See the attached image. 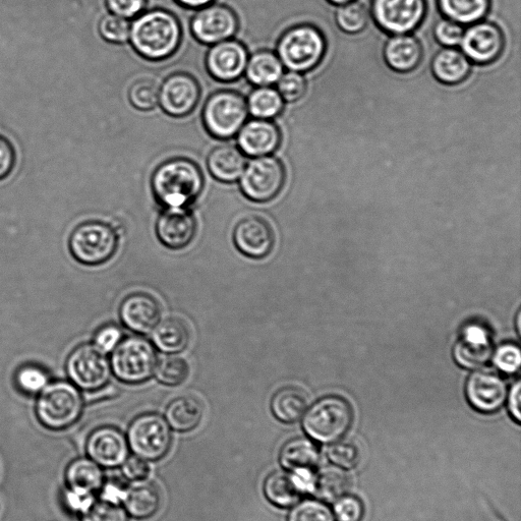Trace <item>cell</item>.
Instances as JSON below:
<instances>
[{
  "label": "cell",
  "mask_w": 521,
  "mask_h": 521,
  "mask_svg": "<svg viewBox=\"0 0 521 521\" xmlns=\"http://www.w3.org/2000/svg\"><path fill=\"white\" fill-rule=\"evenodd\" d=\"M183 37L177 16L167 10L143 12L131 23L130 42L144 59L159 62L179 49Z\"/></svg>",
  "instance_id": "1"
},
{
  "label": "cell",
  "mask_w": 521,
  "mask_h": 521,
  "mask_svg": "<svg viewBox=\"0 0 521 521\" xmlns=\"http://www.w3.org/2000/svg\"><path fill=\"white\" fill-rule=\"evenodd\" d=\"M151 187L156 201L165 209H185L201 195L204 177L192 160L173 158L154 171Z\"/></svg>",
  "instance_id": "2"
},
{
  "label": "cell",
  "mask_w": 521,
  "mask_h": 521,
  "mask_svg": "<svg viewBox=\"0 0 521 521\" xmlns=\"http://www.w3.org/2000/svg\"><path fill=\"white\" fill-rule=\"evenodd\" d=\"M326 48L322 32L312 25L303 24L284 32L278 41L276 54L287 70L306 73L321 63Z\"/></svg>",
  "instance_id": "3"
},
{
  "label": "cell",
  "mask_w": 521,
  "mask_h": 521,
  "mask_svg": "<svg viewBox=\"0 0 521 521\" xmlns=\"http://www.w3.org/2000/svg\"><path fill=\"white\" fill-rule=\"evenodd\" d=\"M83 412V397L73 384L54 382L41 392L36 414L39 422L52 431H61L74 425Z\"/></svg>",
  "instance_id": "4"
},
{
  "label": "cell",
  "mask_w": 521,
  "mask_h": 521,
  "mask_svg": "<svg viewBox=\"0 0 521 521\" xmlns=\"http://www.w3.org/2000/svg\"><path fill=\"white\" fill-rule=\"evenodd\" d=\"M155 347L148 339L133 335L123 339L112 352L110 367L115 378L129 385L148 381L157 364Z\"/></svg>",
  "instance_id": "5"
},
{
  "label": "cell",
  "mask_w": 521,
  "mask_h": 521,
  "mask_svg": "<svg viewBox=\"0 0 521 521\" xmlns=\"http://www.w3.org/2000/svg\"><path fill=\"white\" fill-rule=\"evenodd\" d=\"M202 117L204 127L212 137L219 140L234 138L248 120L247 100L235 91H218L206 101Z\"/></svg>",
  "instance_id": "6"
},
{
  "label": "cell",
  "mask_w": 521,
  "mask_h": 521,
  "mask_svg": "<svg viewBox=\"0 0 521 521\" xmlns=\"http://www.w3.org/2000/svg\"><path fill=\"white\" fill-rule=\"evenodd\" d=\"M353 422L349 402L337 396H329L316 402L305 416L303 426L314 440L331 443L340 439Z\"/></svg>",
  "instance_id": "7"
},
{
  "label": "cell",
  "mask_w": 521,
  "mask_h": 521,
  "mask_svg": "<svg viewBox=\"0 0 521 521\" xmlns=\"http://www.w3.org/2000/svg\"><path fill=\"white\" fill-rule=\"evenodd\" d=\"M118 247V230L100 221L81 224L75 229L70 241L73 256L89 266L106 263L117 253Z\"/></svg>",
  "instance_id": "8"
},
{
  "label": "cell",
  "mask_w": 521,
  "mask_h": 521,
  "mask_svg": "<svg viewBox=\"0 0 521 521\" xmlns=\"http://www.w3.org/2000/svg\"><path fill=\"white\" fill-rule=\"evenodd\" d=\"M244 196L256 203L273 200L285 183V168L282 162L271 155L253 158L245 167L240 178Z\"/></svg>",
  "instance_id": "9"
},
{
  "label": "cell",
  "mask_w": 521,
  "mask_h": 521,
  "mask_svg": "<svg viewBox=\"0 0 521 521\" xmlns=\"http://www.w3.org/2000/svg\"><path fill=\"white\" fill-rule=\"evenodd\" d=\"M425 0H373L372 15L377 26L391 35L415 31L426 17Z\"/></svg>",
  "instance_id": "10"
},
{
  "label": "cell",
  "mask_w": 521,
  "mask_h": 521,
  "mask_svg": "<svg viewBox=\"0 0 521 521\" xmlns=\"http://www.w3.org/2000/svg\"><path fill=\"white\" fill-rule=\"evenodd\" d=\"M128 444L136 456L145 460H158L170 448L169 425L157 414L149 413L139 416L129 428Z\"/></svg>",
  "instance_id": "11"
},
{
  "label": "cell",
  "mask_w": 521,
  "mask_h": 521,
  "mask_svg": "<svg viewBox=\"0 0 521 521\" xmlns=\"http://www.w3.org/2000/svg\"><path fill=\"white\" fill-rule=\"evenodd\" d=\"M67 371L72 382L88 392L105 388L111 376L110 362L106 354L94 344L79 346L68 360Z\"/></svg>",
  "instance_id": "12"
},
{
  "label": "cell",
  "mask_w": 521,
  "mask_h": 521,
  "mask_svg": "<svg viewBox=\"0 0 521 521\" xmlns=\"http://www.w3.org/2000/svg\"><path fill=\"white\" fill-rule=\"evenodd\" d=\"M239 26V18L233 8L214 3L197 11L191 22V31L200 43L214 45L233 39Z\"/></svg>",
  "instance_id": "13"
},
{
  "label": "cell",
  "mask_w": 521,
  "mask_h": 521,
  "mask_svg": "<svg viewBox=\"0 0 521 521\" xmlns=\"http://www.w3.org/2000/svg\"><path fill=\"white\" fill-rule=\"evenodd\" d=\"M460 47L470 62L486 66L496 62L501 56L505 37L502 30L489 22H478L463 33Z\"/></svg>",
  "instance_id": "14"
},
{
  "label": "cell",
  "mask_w": 521,
  "mask_h": 521,
  "mask_svg": "<svg viewBox=\"0 0 521 521\" xmlns=\"http://www.w3.org/2000/svg\"><path fill=\"white\" fill-rule=\"evenodd\" d=\"M248 60L247 47L238 40L229 39L211 46L206 56V68L215 80L229 83L245 74Z\"/></svg>",
  "instance_id": "15"
},
{
  "label": "cell",
  "mask_w": 521,
  "mask_h": 521,
  "mask_svg": "<svg viewBox=\"0 0 521 521\" xmlns=\"http://www.w3.org/2000/svg\"><path fill=\"white\" fill-rule=\"evenodd\" d=\"M200 96L199 83L186 73L169 76L159 88V104L173 118L187 117L196 108Z\"/></svg>",
  "instance_id": "16"
},
{
  "label": "cell",
  "mask_w": 521,
  "mask_h": 521,
  "mask_svg": "<svg viewBox=\"0 0 521 521\" xmlns=\"http://www.w3.org/2000/svg\"><path fill=\"white\" fill-rule=\"evenodd\" d=\"M197 220L188 209H165L156 223V235L167 249L178 251L187 248L197 234Z\"/></svg>",
  "instance_id": "17"
},
{
  "label": "cell",
  "mask_w": 521,
  "mask_h": 521,
  "mask_svg": "<svg viewBox=\"0 0 521 521\" xmlns=\"http://www.w3.org/2000/svg\"><path fill=\"white\" fill-rule=\"evenodd\" d=\"M86 450L98 466L113 469L124 465L129 455V444L117 428L101 427L90 434Z\"/></svg>",
  "instance_id": "18"
},
{
  "label": "cell",
  "mask_w": 521,
  "mask_h": 521,
  "mask_svg": "<svg viewBox=\"0 0 521 521\" xmlns=\"http://www.w3.org/2000/svg\"><path fill=\"white\" fill-rule=\"evenodd\" d=\"M234 242L243 255L255 260L264 259L274 248V231L265 219L249 216L237 224Z\"/></svg>",
  "instance_id": "19"
},
{
  "label": "cell",
  "mask_w": 521,
  "mask_h": 521,
  "mask_svg": "<svg viewBox=\"0 0 521 521\" xmlns=\"http://www.w3.org/2000/svg\"><path fill=\"white\" fill-rule=\"evenodd\" d=\"M467 396L475 410L485 414L494 413L506 399V384L494 371H478L468 381Z\"/></svg>",
  "instance_id": "20"
},
{
  "label": "cell",
  "mask_w": 521,
  "mask_h": 521,
  "mask_svg": "<svg viewBox=\"0 0 521 521\" xmlns=\"http://www.w3.org/2000/svg\"><path fill=\"white\" fill-rule=\"evenodd\" d=\"M493 354V344L489 331L482 325L471 324L462 331L454 347V357L458 365L476 369L485 365Z\"/></svg>",
  "instance_id": "21"
},
{
  "label": "cell",
  "mask_w": 521,
  "mask_h": 521,
  "mask_svg": "<svg viewBox=\"0 0 521 521\" xmlns=\"http://www.w3.org/2000/svg\"><path fill=\"white\" fill-rule=\"evenodd\" d=\"M120 317L127 329L145 335L153 331L160 322L161 307L154 297L145 293H135L121 304Z\"/></svg>",
  "instance_id": "22"
},
{
  "label": "cell",
  "mask_w": 521,
  "mask_h": 521,
  "mask_svg": "<svg viewBox=\"0 0 521 521\" xmlns=\"http://www.w3.org/2000/svg\"><path fill=\"white\" fill-rule=\"evenodd\" d=\"M238 148L252 158L268 156L280 146L281 133L272 121L253 119L238 133Z\"/></svg>",
  "instance_id": "23"
},
{
  "label": "cell",
  "mask_w": 521,
  "mask_h": 521,
  "mask_svg": "<svg viewBox=\"0 0 521 521\" xmlns=\"http://www.w3.org/2000/svg\"><path fill=\"white\" fill-rule=\"evenodd\" d=\"M309 478L311 474L275 472L265 481V496L278 507L293 506L300 501L305 491L312 488L313 480Z\"/></svg>",
  "instance_id": "24"
},
{
  "label": "cell",
  "mask_w": 521,
  "mask_h": 521,
  "mask_svg": "<svg viewBox=\"0 0 521 521\" xmlns=\"http://www.w3.org/2000/svg\"><path fill=\"white\" fill-rule=\"evenodd\" d=\"M383 54L391 70L405 74L415 71L420 66L423 47L412 35H394L387 41Z\"/></svg>",
  "instance_id": "25"
},
{
  "label": "cell",
  "mask_w": 521,
  "mask_h": 521,
  "mask_svg": "<svg viewBox=\"0 0 521 521\" xmlns=\"http://www.w3.org/2000/svg\"><path fill=\"white\" fill-rule=\"evenodd\" d=\"M246 165V155L233 145L216 147L210 152L207 159L211 176L225 184L238 182Z\"/></svg>",
  "instance_id": "26"
},
{
  "label": "cell",
  "mask_w": 521,
  "mask_h": 521,
  "mask_svg": "<svg viewBox=\"0 0 521 521\" xmlns=\"http://www.w3.org/2000/svg\"><path fill=\"white\" fill-rule=\"evenodd\" d=\"M152 341L157 350L166 355L183 353L190 344L191 332L186 322L172 317L160 321L153 329Z\"/></svg>",
  "instance_id": "27"
},
{
  "label": "cell",
  "mask_w": 521,
  "mask_h": 521,
  "mask_svg": "<svg viewBox=\"0 0 521 521\" xmlns=\"http://www.w3.org/2000/svg\"><path fill=\"white\" fill-rule=\"evenodd\" d=\"M279 458L285 470L296 474H311L318 466L320 454L310 439L296 438L282 447Z\"/></svg>",
  "instance_id": "28"
},
{
  "label": "cell",
  "mask_w": 521,
  "mask_h": 521,
  "mask_svg": "<svg viewBox=\"0 0 521 521\" xmlns=\"http://www.w3.org/2000/svg\"><path fill=\"white\" fill-rule=\"evenodd\" d=\"M431 68L440 83L453 86L469 77L471 62L461 51L446 47L434 56Z\"/></svg>",
  "instance_id": "29"
},
{
  "label": "cell",
  "mask_w": 521,
  "mask_h": 521,
  "mask_svg": "<svg viewBox=\"0 0 521 521\" xmlns=\"http://www.w3.org/2000/svg\"><path fill=\"white\" fill-rule=\"evenodd\" d=\"M284 74V67L278 55L270 50H259L248 60L245 75L256 87H272Z\"/></svg>",
  "instance_id": "30"
},
{
  "label": "cell",
  "mask_w": 521,
  "mask_h": 521,
  "mask_svg": "<svg viewBox=\"0 0 521 521\" xmlns=\"http://www.w3.org/2000/svg\"><path fill=\"white\" fill-rule=\"evenodd\" d=\"M204 409L201 402L191 396H182L172 400L166 409L167 424L178 432H190L202 421Z\"/></svg>",
  "instance_id": "31"
},
{
  "label": "cell",
  "mask_w": 521,
  "mask_h": 521,
  "mask_svg": "<svg viewBox=\"0 0 521 521\" xmlns=\"http://www.w3.org/2000/svg\"><path fill=\"white\" fill-rule=\"evenodd\" d=\"M308 405V396L302 389L285 387L272 397L271 411L280 422L291 424L305 415Z\"/></svg>",
  "instance_id": "32"
},
{
  "label": "cell",
  "mask_w": 521,
  "mask_h": 521,
  "mask_svg": "<svg viewBox=\"0 0 521 521\" xmlns=\"http://www.w3.org/2000/svg\"><path fill=\"white\" fill-rule=\"evenodd\" d=\"M66 481L68 488L93 495L101 490L105 482L100 466L89 458L72 461L66 472Z\"/></svg>",
  "instance_id": "33"
},
{
  "label": "cell",
  "mask_w": 521,
  "mask_h": 521,
  "mask_svg": "<svg viewBox=\"0 0 521 521\" xmlns=\"http://www.w3.org/2000/svg\"><path fill=\"white\" fill-rule=\"evenodd\" d=\"M443 16L459 25L481 22L490 10V0H438Z\"/></svg>",
  "instance_id": "34"
},
{
  "label": "cell",
  "mask_w": 521,
  "mask_h": 521,
  "mask_svg": "<svg viewBox=\"0 0 521 521\" xmlns=\"http://www.w3.org/2000/svg\"><path fill=\"white\" fill-rule=\"evenodd\" d=\"M351 488V478L337 468L322 470L313 479L312 490L318 498L326 502H334L343 497Z\"/></svg>",
  "instance_id": "35"
},
{
  "label": "cell",
  "mask_w": 521,
  "mask_h": 521,
  "mask_svg": "<svg viewBox=\"0 0 521 521\" xmlns=\"http://www.w3.org/2000/svg\"><path fill=\"white\" fill-rule=\"evenodd\" d=\"M126 511L137 519H146L158 511L161 498L158 490L150 485L143 484L128 489L123 500Z\"/></svg>",
  "instance_id": "36"
},
{
  "label": "cell",
  "mask_w": 521,
  "mask_h": 521,
  "mask_svg": "<svg viewBox=\"0 0 521 521\" xmlns=\"http://www.w3.org/2000/svg\"><path fill=\"white\" fill-rule=\"evenodd\" d=\"M247 106L254 119L271 121L282 112L284 100L273 87H257L249 95Z\"/></svg>",
  "instance_id": "37"
},
{
  "label": "cell",
  "mask_w": 521,
  "mask_h": 521,
  "mask_svg": "<svg viewBox=\"0 0 521 521\" xmlns=\"http://www.w3.org/2000/svg\"><path fill=\"white\" fill-rule=\"evenodd\" d=\"M189 375V364L180 357L170 355L157 361L154 371L156 380L165 386H179Z\"/></svg>",
  "instance_id": "38"
},
{
  "label": "cell",
  "mask_w": 521,
  "mask_h": 521,
  "mask_svg": "<svg viewBox=\"0 0 521 521\" xmlns=\"http://www.w3.org/2000/svg\"><path fill=\"white\" fill-rule=\"evenodd\" d=\"M337 26L347 34H359L365 30L369 22V13L360 3L340 6L336 15Z\"/></svg>",
  "instance_id": "39"
},
{
  "label": "cell",
  "mask_w": 521,
  "mask_h": 521,
  "mask_svg": "<svg viewBox=\"0 0 521 521\" xmlns=\"http://www.w3.org/2000/svg\"><path fill=\"white\" fill-rule=\"evenodd\" d=\"M81 521H129V517L121 503L99 498L81 514Z\"/></svg>",
  "instance_id": "40"
},
{
  "label": "cell",
  "mask_w": 521,
  "mask_h": 521,
  "mask_svg": "<svg viewBox=\"0 0 521 521\" xmlns=\"http://www.w3.org/2000/svg\"><path fill=\"white\" fill-rule=\"evenodd\" d=\"M159 86L151 79L135 82L129 90L131 104L141 111H150L159 103Z\"/></svg>",
  "instance_id": "41"
},
{
  "label": "cell",
  "mask_w": 521,
  "mask_h": 521,
  "mask_svg": "<svg viewBox=\"0 0 521 521\" xmlns=\"http://www.w3.org/2000/svg\"><path fill=\"white\" fill-rule=\"evenodd\" d=\"M328 457L340 468L353 469L359 465L361 450L353 441L341 440L329 447Z\"/></svg>",
  "instance_id": "42"
},
{
  "label": "cell",
  "mask_w": 521,
  "mask_h": 521,
  "mask_svg": "<svg viewBox=\"0 0 521 521\" xmlns=\"http://www.w3.org/2000/svg\"><path fill=\"white\" fill-rule=\"evenodd\" d=\"M131 23L115 15L105 16L99 23L102 38L110 43L123 44L129 41Z\"/></svg>",
  "instance_id": "43"
},
{
  "label": "cell",
  "mask_w": 521,
  "mask_h": 521,
  "mask_svg": "<svg viewBox=\"0 0 521 521\" xmlns=\"http://www.w3.org/2000/svg\"><path fill=\"white\" fill-rule=\"evenodd\" d=\"M288 521H334L330 509L316 500H305L289 513Z\"/></svg>",
  "instance_id": "44"
},
{
  "label": "cell",
  "mask_w": 521,
  "mask_h": 521,
  "mask_svg": "<svg viewBox=\"0 0 521 521\" xmlns=\"http://www.w3.org/2000/svg\"><path fill=\"white\" fill-rule=\"evenodd\" d=\"M277 91L289 103L301 100L307 92V82L301 73L289 71L277 82Z\"/></svg>",
  "instance_id": "45"
},
{
  "label": "cell",
  "mask_w": 521,
  "mask_h": 521,
  "mask_svg": "<svg viewBox=\"0 0 521 521\" xmlns=\"http://www.w3.org/2000/svg\"><path fill=\"white\" fill-rule=\"evenodd\" d=\"M46 372L35 366H26L17 374V384L20 389L29 394L42 391L48 384Z\"/></svg>",
  "instance_id": "46"
},
{
  "label": "cell",
  "mask_w": 521,
  "mask_h": 521,
  "mask_svg": "<svg viewBox=\"0 0 521 521\" xmlns=\"http://www.w3.org/2000/svg\"><path fill=\"white\" fill-rule=\"evenodd\" d=\"M364 513L362 501L354 496H343L334 506V515L338 521H361Z\"/></svg>",
  "instance_id": "47"
},
{
  "label": "cell",
  "mask_w": 521,
  "mask_h": 521,
  "mask_svg": "<svg viewBox=\"0 0 521 521\" xmlns=\"http://www.w3.org/2000/svg\"><path fill=\"white\" fill-rule=\"evenodd\" d=\"M105 5L112 15L130 20L144 12L147 0H105Z\"/></svg>",
  "instance_id": "48"
},
{
  "label": "cell",
  "mask_w": 521,
  "mask_h": 521,
  "mask_svg": "<svg viewBox=\"0 0 521 521\" xmlns=\"http://www.w3.org/2000/svg\"><path fill=\"white\" fill-rule=\"evenodd\" d=\"M463 33H465V30H463L461 25L448 19L439 21L434 28L436 40L441 45L449 48L460 44Z\"/></svg>",
  "instance_id": "49"
},
{
  "label": "cell",
  "mask_w": 521,
  "mask_h": 521,
  "mask_svg": "<svg viewBox=\"0 0 521 521\" xmlns=\"http://www.w3.org/2000/svg\"><path fill=\"white\" fill-rule=\"evenodd\" d=\"M123 340L122 329L113 324L104 325L94 336V345L104 354L112 353Z\"/></svg>",
  "instance_id": "50"
},
{
  "label": "cell",
  "mask_w": 521,
  "mask_h": 521,
  "mask_svg": "<svg viewBox=\"0 0 521 521\" xmlns=\"http://www.w3.org/2000/svg\"><path fill=\"white\" fill-rule=\"evenodd\" d=\"M494 363L499 370L513 374L519 370L521 364L520 350L514 344H505L499 347Z\"/></svg>",
  "instance_id": "51"
},
{
  "label": "cell",
  "mask_w": 521,
  "mask_h": 521,
  "mask_svg": "<svg viewBox=\"0 0 521 521\" xmlns=\"http://www.w3.org/2000/svg\"><path fill=\"white\" fill-rule=\"evenodd\" d=\"M93 494L68 488L64 494V504L73 513L82 514L94 502Z\"/></svg>",
  "instance_id": "52"
},
{
  "label": "cell",
  "mask_w": 521,
  "mask_h": 521,
  "mask_svg": "<svg viewBox=\"0 0 521 521\" xmlns=\"http://www.w3.org/2000/svg\"><path fill=\"white\" fill-rule=\"evenodd\" d=\"M123 473L130 481H142L149 475V466L145 459L132 456L124 462Z\"/></svg>",
  "instance_id": "53"
},
{
  "label": "cell",
  "mask_w": 521,
  "mask_h": 521,
  "mask_svg": "<svg viewBox=\"0 0 521 521\" xmlns=\"http://www.w3.org/2000/svg\"><path fill=\"white\" fill-rule=\"evenodd\" d=\"M128 486L124 481L121 480H110L104 482L100 492L101 499L121 503L124 500L128 491Z\"/></svg>",
  "instance_id": "54"
},
{
  "label": "cell",
  "mask_w": 521,
  "mask_h": 521,
  "mask_svg": "<svg viewBox=\"0 0 521 521\" xmlns=\"http://www.w3.org/2000/svg\"><path fill=\"white\" fill-rule=\"evenodd\" d=\"M16 161L15 151L10 142L0 137V180L10 175Z\"/></svg>",
  "instance_id": "55"
},
{
  "label": "cell",
  "mask_w": 521,
  "mask_h": 521,
  "mask_svg": "<svg viewBox=\"0 0 521 521\" xmlns=\"http://www.w3.org/2000/svg\"><path fill=\"white\" fill-rule=\"evenodd\" d=\"M521 387L520 382L517 381L511 389L509 396V411L513 419L519 423L521 420V411H520V397H521Z\"/></svg>",
  "instance_id": "56"
},
{
  "label": "cell",
  "mask_w": 521,
  "mask_h": 521,
  "mask_svg": "<svg viewBox=\"0 0 521 521\" xmlns=\"http://www.w3.org/2000/svg\"><path fill=\"white\" fill-rule=\"evenodd\" d=\"M175 2L185 9L198 11L216 3V0H175Z\"/></svg>",
  "instance_id": "57"
},
{
  "label": "cell",
  "mask_w": 521,
  "mask_h": 521,
  "mask_svg": "<svg viewBox=\"0 0 521 521\" xmlns=\"http://www.w3.org/2000/svg\"><path fill=\"white\" fill-rule=\"evenodd\" d=\"M332 5L343 6L355 2V0H328Z\"/></svg>",
  "instance_id": "58"
}]
</instances>
